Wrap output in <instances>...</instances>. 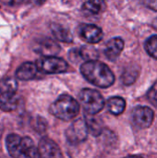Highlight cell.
<instances>
[{
  "mask_svg": "<svg viewBox=\"0 0 157 158\" xmlns=\"http://www.w3.org/2000/svg\"><path fill=\"white\" fill-rule=\"evenodd\" d=\"M81 72L89 82L100 88H108L115 82L112 70L105 64L94 59L85 61L81 67Z\"/></svg>",
  "mask_w": 157,
  "mask_h": 158,
  "instance_id": "1",
  "label": "cell"
},
{
  "mask_svg": "<svg viewBox=\"0 0 157 158\" xmlns=\"http://www.w3.org/2000/svg\"><path fill=\"white\" fill-rule=\"evenodd\" d=\"M6 145L13 157H40L38 148L29 137L21 138L17 134H9L6 139Z\"/></svg>",
  "mask_w": 157,
  "mask_h": 158,
  "instance_id": "2",
  "label": "cell"
},
{
  "mask_svg": "<svg viewBox=\"0 0 157 158\" xmlns=\"http://www.w3.org/2000/svg\"><path fill=\"white\" fill-rule=\"evenodd\" d=\"M49 111L56 118L68 121L75 118L79 114L80 105L70 95L62 94L51 105Z\"/></svg>",
  "mask_w": 157,
  "mask_h": 158,
  "instance_id": "3",
  "label": "cell"
},
{
  "mask_svg": "<svg viewBox=\"0 0 157 158\" xmlns=\"http://www.w3.org/2000/svg\"><path fill=\"white\" fill-rule=\"evenodd\" d=\"M18 83L15 79L6 78L0 81V109L6 112L17 108L19 99L17 97Z\"/></svg>",
  "mask_w": 157,
  "mask_h": 158,
  "instance_id": "4",
  "label": "cell"
},
{
  "mask_svg": "<svg viewBox=\"0 0 157 158\" xmlns=\"http://www.w3.org/2000/svg\"><path fill=\"white\" fill-rule=\"evenodd\" d=\"M79 99L81 106L88 114L95 115L105 106V100L102 94L93 89H82L79 94Z\"/></svg>",
  "mask_w": 157,
  "mask_h": 158,
  "instance_id": "5",
  "label": "cell"
},
{
  "mask_svg": "<svg viewBox=\"0 0 157 158\" xmlns=\"http://www.w3.org/2000/svg\"><path fill=\"white\" fill-rule=\"evenodd\" d=\"M36 67L39 71L45 73V74H58L67 71L68 69V63L55 56H44L40 58L36 62Z\"/></svg>",
  "mask_w": 157,
  "mask_h": 158,
  "instance_id": "6",
  "label": "cell"
},
{
  "mask_svg": "<svg viewBox=\"0 0 157 158\" xmlns=\"http://www.w3.org/2000/svg\"><path fill=\"white\" fill-rule=\"evenodd\" d=\"M88 135V130L85 120L79 118L75 120L67 130V141L70 144H79L84 142Z\"/></svg>",
  "mask_w": 157,
  "mask_h": 158,
  "instance_id": "7",
  "label": "cell"
},
{
  "mask_svg": "<svg viewBox=\"0 0 157 158\" xmlns=\"http://www.w3.org/2000/svg\"><path fill=\"white\" fill-rule=\"evenodd\" d=\"M155 113L147 106H137L132 112V120L134 124L141 129L149 128L154 120Z\"/></svg>",
  "mask_w": 157,
  "mask_h": 158,
  "instance_id": "8",
  "label": "cell"
},
{
  "mask_svg": "<svg viewBox=\"0 0 157 158\" xmlns=\"http://www.w3.org/2000/svg\"><path fill=\"white\" fill-rule=\"evenodd\" d=\"M33 49L36 53L43 56H56L60 51L59 45L50 38H43L37 40L33 45Z\"/></svg>",
  "mask_w": 157,
  "mask_h": 158,
  "instance_id": "9",
  "label": "cell"
},
{
  "mask_svg": "<svg viewBox=\"0 0 157 158\" xmlns=\"http://www.w3.org/2000/svg\"><path fill=\"white\" fill-rule=\"evenodd\" d=\"M81 37L90 44L99 43L103 37L104 33L101 28L93 24H82L80 27Z\"/></svg>",
  "mask_w": 157,
  "mask_h": 158,
  "instance_id": "10",
  "label": "cell"
},
{
  "mask_svg": "<svg viewBox=\"0 0 157 158\" xmlns=\"http://www.w3.org/2000/svg\"><path fill=\"white\" fill-rule=\"evenodd\" d=\"M40 157H62L61 150L58 145L51 139L43 138L38 145Z\"/></svg>",
  "mask_w": 157,
  "mask_h": 158,
  "instance_id": "11",
  "label": "cell"
},
{
  "mask_svg": "<svg viewBox=\"0 0 157 158\" xmlns=\"http://www.w3.org/2000/svg\"><path fill=\"white\" fill-rule=\"evenodd\" d=\"M124 48V41L120 37L112 38L109 40L105 48V55L110 61H115L118 58Z\"/></svg>",
  "mask_w": 157,
  "mask_h": 158,
  "instance_id": "12",
  "label": "cell"
},
{
  "mask_svg": "<svg viewBox=\"0 0 157 158\" xmlns=\"http://www.w3.org/2000/svg\"><path fill=\"white\" fill-rule=\"evenodd\" d=\"M96 56V53L93 48L88 46H81L78 49H73L69 53V57L72 61H88L93 60Z\"/></svg>",
  "mask_w": 157,
  "mask_h": 158,
  "instance_id": "13",
  "label": "cell"
},
{
  "mask_svg": "<svg viewBox=\"0 0 157 158\" xmlns=\"http://www.w3.org/2000/svg\"><path fill=\"white\" fill-rule=\"evenodd\" d=\"M38 69L36 67V64H33L31 62H26L23 63L16 71V78L20 81H30L33 79L37 74Z\"/></svg>",
  "mask_w": 157,
  "mask_h": 158,
  "instance_id": "14",
  "label": "cell"
},
{
  "mask_svg": "<svg viewBox=\"0 0 157 158\" xmlns=\"http://www.w3.org/2000/svg\"><path fill=\"white\" fill-rule=\"evenodd\" d=\"M85 123L87 126L88 133H91L93 136H99L103 131V123L102 120L95 117L93 114L85 115Z\"/></svg>",
  "mask_w": 157,
  "mask_h": 158,
  "instance_id": "15",
  "label": "cell"
},
{
  "mask_svg": "<svg viewBox=\"0 0 157 158\" xmlns=\"http://www.w3.org/2000/svg\"><path fill=\"white\" fill-rule=\"evenodd\" d=\"M106 8V3L105 0H87L83 6V12L90 15H98L104 12Z\"/></svg>",
  "mask_w": 157,
  "mask_h": 158,
  "instance_id": "16",
  "label": "cell"
},
{
  "mask_svg": "<svg viewBox=\"0 0 157 158\" xmlns=\"http://www.w3.org/2000/svg\"><path fill=\"white\" fill-rule=\"evenodd\" d=\"M51 31L54 37L60 42L63 43H71L73 40V36L68 29L63 27L59 24H52Z\"/></svg>",
  "mask_w": 157,
  "mask_h": 158,
  "instance_id": "17",
  "label": "cell"
},
{
  "mask_svg": "<svg viewBox=\"0 0 157 158\" xmlns=\"http://www.w3.org/2000/svg\"><path fill=\"white\" fill-rule=\"evenodd\" d=\"M126 107V101L119 96L111 97L107 102V108L109 112L115 116L122 114Z\"/></svg>",
  "mask_w": 157,
  "mask_h": 158,
  "instance_id": "18",
  "label": "cell"
},
{
  "mask_svg": "<svg viewBox=\"0 0 157 158\" xmlns=\"http://www.w3.org/2000/svg\"><path fill=\"white\" fill-rule=\"evenodd\" d=\"M138 74H139V72H138L137 68L126 69V70L122 74L121 80H122V81H123L124 84L130 85V84H132L136 81V79L138 77Z\"/></svg>",
  "mask_w": 157,
  "mask_h": 158,
  "instance_id": "19",
  "label": "cell"
},
{
  "mask_svg": "<svg viewBox=\"0 0 157 158\" xmlns=\"http://www.w3.org/2000/svg\"><path fill=\"white\" fill-rule=\"evenodd\" d=\"M146 52L154 58L157 59V35H153L149 37L145 42Z\"/></svg>",
  "mask_w": 157,
  "mask_h": 158,
  "instance_id": "20",
  "label": "cell"
},
{
  "mask_svg": "<svg viewBox=\"0 0 157 158\" xmlns=\"http://www.w3.org/2000/svg\"><path fill=\"white\" fill-rule=\"evenodd\" d=\"M147 97L149 101L151 102V104H153L155 106L157 107V81L155 82V84L149 90L147 94Z\"/></svg>",
  "mask_w": 157,
  "mask_h": 158,
  "instance_id": "21",
  "label": "cell"
},
{
  "mask_svg": "<svg viewBox=\"0 0 157 158\" xmlns=\"http://www.w3.org/2000/svg\"><path fill=\"white\" fill-rule=\"evenodd\" d=\"M144 5L148 8L157 11V0H144Z\"/></svg>",
  "mask_w": 157,
  "mask_h": 158,
  "instance_id": "22",
  "label": "cell"
},
{
  "mask_svg": "<svg viewBox=\"0 0 157 158\" xmlns=\"http://www.w3.org/2000/svg\"><path fill=\"white\" fill-rule=\"evenodd\" d=\"M0 2L3 5L12 6H16V5H19V4L23 3L24 0H0Z\"/></svg>",
  "mask_w": 157,
  "mask_h": 158,
  "instance_id": "23",
  "label": "cell"
},
{
  "mask_svg": "<svg viewBox=\"0 0 157 158\" xmlns=\"http://www.w3.org/2000/svg\"><path fill=\"white\" fill-rule=\"evenodd\" d=\"M46 0H24V2H28V3H31L34 5H42L45 2Z\"/></svg>",
  "mask_w": 157,
  "mask_h": 158,
  "instance_id": "24",
  "label": "cell"
},
{
  "mask_svg": "<svg viewBox=\"0 0 157 158\" xmlns=\"http://www.w3.org/2000/svg\"><path fill=\"white\" fill-rule=\"evenodd\" d=\"M152 26H153V28L154 29H155L157 31V17L153 20V22H152Z\"/></svg>",
  "mask_w": 157,
  "mask_h": 158,
  "instance_id": "25",
  "label": "cell"
}]
</instances>
